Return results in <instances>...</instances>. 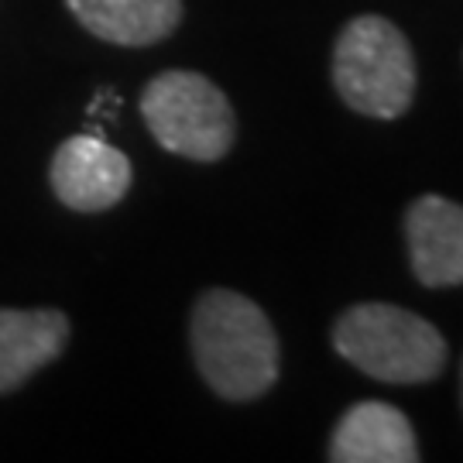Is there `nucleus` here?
I'll list each match as a JSON object with an SVG mask.
<instances>
[{
  "label": "nucleus",
  "mask_w": 463,
  "mask_h": 463,
  "mask_svg": "<svg viewBox=\"0 0 463 463\" xmlns=\"http://www.w3.org/2000/svg\"><path fill=\"white\" fill-rule=\"evenodd\" d=\"M189 344L203 381L227 402L261 398L279 381V336L265 309L231 288H210L193 309Z\"/></svg>",
  "instance_id": "obj_1"
},
{
  "label": "nucleus",
  "mask_w": 463,
  "mask_h": 463,
  "mask_svg": "<svg viewBox=\"0 0 463 463\" xmlns=\"http://www.w3.org/2000/svg\"><path fill=\"white\" fill-rule=\"evenodd\" d=\"M336 354L384 384H422L447 364V340L419 313L388 302L354 306L333 326Z\"/></svg>",
  "instance_id": "obj_2"
},
{
  "label": "nucleus",
  "mask_w": 463,
  "mask_h": 463,
  "mask_svg": "<svg viewBox=\"0 0 463 463\" xmlns=\"http://www.w3.org/2000/svg\"><path fill=\"white\" fill-rule=\"evenodd\" d=\"M333 86L350 110L392 120L415 97V55L388 17H354L333 49Z\"/></svg>",
  "instance_id": "obj_3"
},
{
  "label": "nucleus",
  "mask_w": 463,
  "mask_h": 463,
  "mask_svg": "<svg viewBox=\"0 0 463 463\" xmlns=\"http://www.w3.org/2000/svg\"><path fill=\"white\" fill-rule=\"evenodd\" d=\"M141 117L155 141L193 162H216L233 145L237 120L227 93L189 69H168L145 86Z\"/></svg>",
  "instance_id": "obj_4"
},
{
  "label": "nucleus",
  "mask_w": 463,
  "mask_h": 463,
  "mask_svg": "<svg viewBox=\"0 0 463 463\" xmlns=\"http://www.w3.org/2000/svg\"><path fill=\"white\" fill-rule=\"evenodd\" d=\"M49 179L55 196L69 210L80 213H99L110 210L131 189V162L124 151L110 148L107 141L76 134L55 148Z\"/></svg>",
  "instance_id": "obj_5"
},
{
  "label": "nucleus",
  "mask_w": 463,
  "mask_h": 463,
  "mask_svg": "<svg viewBox=\"0 0 463 463\" xmlns=\"http://www.w3.org/2000/svg\"><path fill=\"white\" fill-rule=\"evenodd\" d=\"M415 279L430 288L463 285V206L447 196H419L405 213Z\"/></svg>",
  "instance_id": "obj_6"
},
{
  "label": "nucleus",
  "mask_w": 463,
  "mask_h": 463,
  "mask_svg": "<svg viewBox=\"0 0 463 463\" xmlns=\"http://www.w3.org/2000/svg\"><path fill=\"white\" fill-rule=\"evenodd\" d=\"M333 463H415L412 422L384 402H361L354 405L333 430L330 439Z\"/></svg>",
  "instance_id": "obj_7"
},
{
  "label": "nucleus",
  "mask_w": 463,
  "mask_h": 463,
  "mask_svg": "<svg viewBox=\"0 0 463 463\" xmlns=\"http://www.w3.org/2000/svg\"><path fill=\"white\" fill-rule=\"evenodd\" d=\"M69 344V319L59 309H0V395L52 364Z\"/></svg>",
  "instance_id": "obj_8"
},
{
  "label": "nucleus",
  "mask_w": 463,
  "mask_h": 463,
  "mask_svg": "<svg viewBox=\"0 0 463 463\" xmlns=\"http://www.w3.org/2000/svg\"><path fill=\"white\" fill-rule=\"evenodd\" d=\"M72 17L103 42L155 45L179 28L183 0H66Z\"/></svg>",
  "instance_id": "obj_9"
},
{
  "label": "nucleus",
  "mask_w": 463,
  "mask_h": 463,
  "mask_svg": "<svg viewBox=\"0 0 463 463\" xmlns=\"http://www.w3.org/2000/svg\"><path fill=\"white\" fill-rule=\"evenodd\" d=\"M460 384H463V378H460ZM460 398H463V395H460Z\"/></svg>",
  "instance_id": "obj_10"
}]
</instances>
